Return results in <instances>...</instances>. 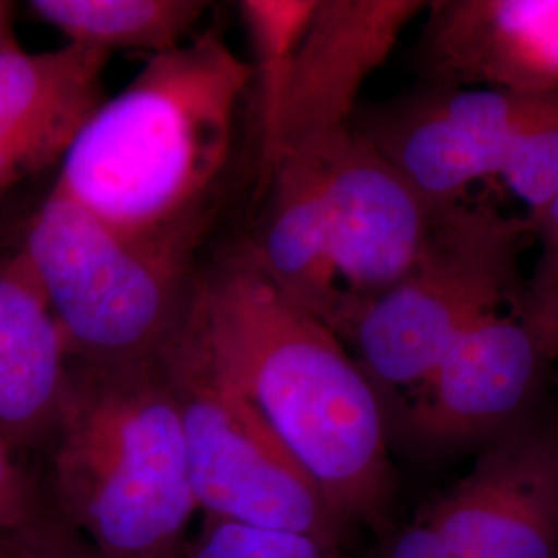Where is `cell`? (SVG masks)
<instances>
[{
    "instance_id": "cell-5",
    "label": "cell",
    "mask_w": 558,
    "mask_h": 558,
    "mask_svg": "<svg viewBox=\"0 0 558 558\" xmlns=\"http://www.w3.org/2000/svg\"><path fill=\"white\" fill-rule=\"evenodd\" d=\"M525 230L493 209L449 203L418 265L368 302L343 339L380 401L412 393L476 320L499 311Z\"/></svg>"
},
{
    "instance_id": "cell-18",
    "label": "cell",
    "mask_w": 558,
    "mask_h": 558,
    "mask_svg": "<svg viewBox=\"0 0 558 558\" xmlns=\"http://www.w3.org/2000/svg\"><path fill=\"white\" fill-rule=\"evenodd\" d=\"M0 558H100L52 511L0 536Z\"/></svg>"
},
{
    "instance_id": "cell-2",
    "label": "cell",
    "mask_w": 558,
    "mask_h": 558,
    "mask_svg": "<svg viewBox=\"0 0 558 558\" xmlns=\"http://www.w3.org/2000/svg\"><path fill=\"white\" fill-rule=\"evenodd\" d=\"M251 87L248 60L218 32L149 57L81 126L52 189L120 234L193 260Z\"/></svg>"
},
{
    "instance_id": "cell-3",
    "label": "cell",
    "mask_w": 558,
    "mask_h": 558,
    "mask_svg": "<svg viewBox=\"0 0 558 558\" xmlns=\"http://www.w3.org/2000/svg\"><path fill=\"white\" fill-rule=\"evenodd\" d=\"M52 513L100 558H184L195 499L161 359L71 362L52 428Z\"/></svg>"
},
{
    "instance_id": "cell-4",
    "label": "cell",
    "mask_w": 558,
    "mask_h": 558,
    "mask_svg": "<svg viewBox=\"0 0 558 558\" xmlns=\"http://www.w3.org/2000/svg\"><path fill=\"white\" fill-rule=\"evenodd\" d=\"M60 325L71 359H160L179 331L193 260L141 244L52 189L20 248Z\"/></svg>"
},
{
    "instance_id": "cell-12",
    "label": "cell",
    "mask_w": 558,
    "mask_h": 558,
    "mask_svg": "<svg viewBox=\"0 0 558 558\" xmlns=\"http://www.w3.org/2000/svg\"><path fill=\"white\" fill-rule=\"evenodd\" d=\"M110 54L64 44L59 50L0 54V197L59 163L101 104Z\"/></svg>"
},
{
    "instance_id": "cell-21",
    "label": "cell",
    "mask_w": 558,
    "mask_h": 558,
    "mask_svg": "<svg viewBox=\"0 0 558 558\" xmlns=\"http://www.w3.org/2000/svg\"><path fill=\"white\" fill-rule=\"evenodd\" d=\"M20 48L13 32V4L0 0V54Z\"/></svg>"
},
{
    "instance_id": "cell-16",
    "label": "cell",
    "mask_w": 558,
    "mask_h": 558,
    "mask_svg": "<svg viewBox=\"0 0 558 558\" xmlns=\"http://www.w3.org/2000/svg\"><path fill=\"white\" fill-rule=\"evenodd\" d=\"M315 7L317 0H242L239 4L253 57L248 60L253 71L251 89L257 92L260 186L278 161L279 124L294 57Z\"/></svg>"
},
{
    "instance_id": "cell-10",
    "label": "cell",
    "mask_w": 558,
    "mask_h": 558,
    "mask_svg": "<svg viewBox=\"0 0 558 558\" xmlns=\"http://www.w3.org/2000/svg\"><path fill=\"white\" fill-rule=\"evenodd\" d=\"M525 319L499 311L476 320L428 379L399 399L405 424L428 442H465L499 433L532 398L558 356V294Z\"/></svg>"
},
{
    "instance_id": "cell-11",
    "label": "cell",
    "mask_w": 558,
    "mask_h": 558,
    "mask_svg": "<svg viewBox=\"0 0 558 558\" xmlns=\"http://www.w3.org/2000/svg\"><path fill=\"white\" fill-rule=\"evenodd\" d=\"M424 7L418 0H317L294 57L278 160L290 147L352 126L360 89Z\"/></svg>"
},
{
    "instance_id": "cell-7",
    "label": "cell",
    "mask_w": 558,
    "mask_h": 558,
    "mask_svg": "<svg viewBox=\"0 0 558 558\" xmlns=\"http://www.w3.org/2000/svg\"><path fill=\"white\" fill-rule=\"evenodd\" d=\"M179 401L189 478L207 518L339 544L341 519L259 414L177 331L161 352Z\"/></svg>"
},
{
    "instance_id": "cell-8",
    "label": "cell",
    "mask_w": 558,
    "mask_h": 558,
    "mask_svg": "<svg viewBox=\"0 0 558 558\" xmlns=\"http://www.w3.org/2000/svg\"><path fill=\"white\" fill-rule=\"evenodd\" d=\"M302 145L319 154L323 234L345 306V339L360 311L418 265L453 201L424 195L352 126Z\"/></svg>"
},
{
    "instance_id": "cell-15",
    "label": "cell",
    "mask_w": 558,
    "mask_h": 558,
    "mask_svg": "<svg viewBox=\"0 0 558 558\" xmlns=\"http://www.w3.org/2000/svg\"><path fill=\"white\" fill-rule=\"evenodd\" d=\"M29 11L59 29L69 44L117 50L170 52L207 13L203 0H34Z\"/></svg>"
},
{
    "instance_id": "cell-6",
    "label": "cell",
    "mask_w": 558,
    "mask_h": 558,
    "mask_svg": "<svg viewBox=\"0 0 558 558\" xmlns=\"http://www.w3.org/2000/svg\"><path fill=\"white\" fill-rule=\"evenodd\" d=\"M424 195L458 201L500 177L539 221L558 193V94L470 89L352 124Z\"/></svg>"
},
{
    "instance_id": "cell-17",
    "label": "cell",
    "mask_w": 558,
    "mask_h": 558,
    "mask_svg": "<svg viewBox=\"0 0 558 558\" xmlns=\"http://www.w3.org/2000/svg\"><path fill=\"white\" fill-rule=\"evenodd\" d=\"M184 558H345L339 544L325 539L240 525L207 518L197 538L191 539Z\"/></svg>"
},
{
    "instance_id": "cell-20",
    "label": "cell",
    "mask_w": 558,
    "mask_h": 558,
    "mask_svg": "<svg viewBox=\"0 0 558 558\" xmlns=\"http://www.w3.org/2000/svg\"><path fill=\"white\" fill-rule=\"evenodd\" d=\"M542 228L546 230V239H548V246H550V257H553V265H555V274L558 278V193L555 199L550 201V205L546 207V211L539 218Z\"/></svg>"
},
{
    "instance_id": "cell-14",
    "label": "cell",
    "mask_w": 558,
    "mask_h": 558,
    "mask_svg": "<svg viewBox=\"0 0 558 558\" xmlns=\"http://www.w3.org/2000/svg\"><path fill=\"white\" fill-rule=\"evenodd\" d=\"M71 350L20 251L0 257V437L50 439Z\"/></svg>"
},
{
    "instance_id": "cell-13",
    "label": "cell",
    "mask_w": 558,
    "mask_h": 558,
    "mask_svg": "<svg viewBox=\"0 0 558 558\" xmlns=\"http://www.w3.org/2000/svg\"><path fill=\"white\" fill-rule=\"evenodd\" d=\"M430 7L426 59L437 77L518 94H558V0Z\"/></svg>"
},
{
    "instance_id": "cell-1",
    "label": "cell",
    "mask_w": 558,
    "mask_h": 558,
    "mask_svg": "<svg viewBox=\"0 0 558 558\" xmlns=\"http://www.w3.org/2000/svg\"><path fill=\"white\" fill-rule=\"evenodd\" d=\"M180 333L315 480L333 513L380 527L396 493L379 396L343 341L244 242L193 278Z\"/></svg>"
},
{
    "instance_id": "cell-9",
    "label": "cell",
    "mask_w": 558,
    "mask_h": 558,
    "mask_svg": "<svg viewBox=\"0 0 558 558\" xmlns=\"http://www.w3.org/2000/svg\"><path fill=\"white\" fill-rule=\"evenodd\" d=\"M383 558H558V437L527 430L495 442Z\"/></svg>"
},
{
    "instance_id": "cell-19",
    "label": "cell",
    "mask_w": 558,
    "mask_h": 558,
    "mask_svg": "<svg viewBox=\"0 0 558 558\" xmlns=\"http://www.w3.org/2000/svg\"><path fill=\"white\" fill-rule=\"evenodd\" d=\"M48 511L13 456V445L0 437V536L34 523Z\"/></svg>"
}]
</instances>
